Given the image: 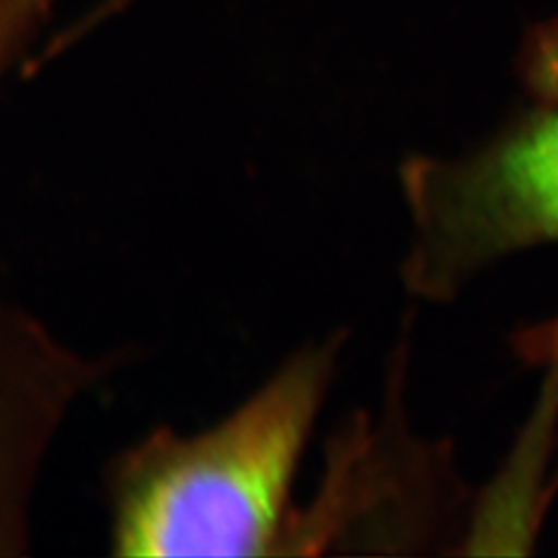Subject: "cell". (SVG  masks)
I'll return each mask as SVG.
<instances>
[{
	"label": "cell",
	"mask_w": 558,
	"mask_h": 558,
	"mask_svg": "<svg viewBox=\"0 0 558 558\" xmlns=\"http://www.w3.org/2000/svg\"><path fill=\"white\" fill-rule=\"evenodd\" d=\"M336 345L304 348L259 391L193 437L156 430L112 461L106 484L119 557H263L299 542L292 486Z\"/></svg>",
	"instance_id": "6da1fadb"
},
{
	"label": "cell",
	"mask_w": 558,
	"mask_h": 558,
	"mask_svg": "<svg viewBox=\"0 0 558 558\" xmlns=\"http://www.w3.org/2000/svg\"><path fill=\"white\" fill-rule=\"evenodd\" d=\"M401 191L412 228L403 281L447 302L497 260L558 242V106L458 160L408 161Z\"/></svg>",
	"instance_id": "7a4b0ae2"
},
{
	"label": "cell",
	"mask_w": 558,
	"mask_h": 558,
	"mask_svg": "<svg viewBox=\"0 0 558 558\" xmlns=\"http://www.w3.org/2000/svg\"><path fill=\"white\" fill-rule=\"evenodd\" d=\"M515 350L530 364L558 368V313L519 331Z\"/></svg>",
	"instance_id": "3957f363"
},
{
	"label": "cell",
	"mask_w": 558,
	"mask_h": 558,
	"mask_svg": "<svg viewBox=\"0 0 558 558\" xmlns=\"http://www.w3.org/2000/svg\"><path fill=\"white\" fill-rule=\"evenodd\" d=\"M48 0H7L4 4V17L13 20V25L20 27L21 23L29 20L38 9L44 7Z\"/></svg>",
	"instance_id": "277c9868"
}]
</instances>
